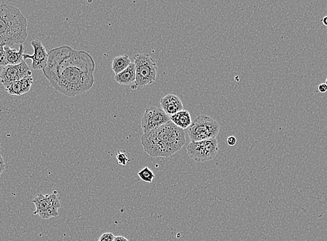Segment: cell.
I'll return each mask as SVG.
<instances>
[{
    "label": "cell",
    "instance_id": "1",
    "mask_svg": "<svg viewBox=\"0 0 327 241\" xmlns=\"http://www.w3.org/2000/svg\"><path fill=\"white\" fill-rule=\"evenodd\" d=\"M95 69V60L88 52L64 45L50 50L43 72L55 90L75 97L92 89Z\"/></svg>",
    "mask_w": 327,
    "mask_h": 241
},
{
    "label": "cell",
    "instance_id": "2",
    "mask_svg": "<svg viewBox=\"0 0 327 241\" xmlns=\"http://www.w3.org/2000/svg\"><path fill=\"white\" fill-rule=\"evenodd\" d=\"M141 142L144 151L150 156L168 158L183 148L186 139L184 129L169 121L144 134Z\"/></svg>",
    "mask_w": 327,
    "mask_h": 241
},
{
    "label": "cell",
    "instance_id": "3",
    "mask_svg": "<svg viewBox=\"0 0 327 241\" xmlns=\"http://www.w3.org/2000/svg\"><path fill=\"white\" fill-rule=\"evenodd\" d=\"M28 20L20 9L0 4V44L9 48L23 44L28 36Z\"/></svg>",
    "mask_w": 327,
    "mask_h": 241
},
{
    "label": "cell",
    "instance_id": "4",
    "mask_svg": "<svg viewBox=\"0 0 327 241\" xmlns=\"http://www.w3.org/2000/svg\"><path fill=\"white\" fill-rule=\"evenodd\" d=\"M220 131V125L216 120L206 115H201L192 121L188 134L191 142H200L216 139Z\"/></svg>",
    "mask_w": 327,
    "mask_h": 241
},
{
    "label": "cell",
    "instance_id": "5",
    "mask_svg": "<svg viewBox=\"0 0 327 241\" xmlns=\"http://www.w3.org/2000/svg\"><path fill=\"white\" fill-rule=\"evenodd\" d=\"M135 65V87H144L156 81L158 66L154 59L148 54H138L134 57Z\"/></svg>",
    "mask_w": 327,
    "mask_h": 241
},
{
    "label": "cell",
    "instance_id": "6",
    "mask_svg": "<svg viewBox=\"0 0 327 241\" xmlns=\"http://www.w3.org/2000/svg\"><path fill=\"white\" fill-rule=\"evenodd\" d=\"M190 158L198 163L211 161L219 151L217 139L207 140L200 142H191L187 148Z\"/></svg>",
    "mask_w": 327,
    "mask_h": 241
},
{
    "label": "cell",
    "instance_id": "7",
    "mask_svg": "<svg viewBox=\"0 0 327 241\" xmlns=\"http://www.w3.org/2000/svg\"><path fill=\"white\" fill-rule=\"evenodd\" d=\"M57 192L54 193L43 195L39 194L32 203L36 206V211L33 212L34 215H38L41 218L48 220L51 217H58L59 209L61 208L60 198L57 197Z\"/></svg>",
    "mask_w": 327,
    "mask_h": 241
},
{
    "label": "cell",
    "instance_id": "8",
    "mask_svg": "<svg viewBox=\"0 0 327 241\" xmlns=\"http://www.w3.org/2000/svg\"><path fill=\"white\" fill-rule=\"evenodd\" d=\"M169 121H171L169 116L163 109L152 107L145 111L141 119V127L144 134H147Z\"/></svg>",
    "mask_w": 327,
    "mask_h": 241
},
{
    "label": "cell",
    "instance_id": "9",
    "mask_svg": "<svg viewBox=\"0 0 327 241\" xmlns=\"http://www.w3.org/2000/svg\"><path fill=\"white\" fill-rule=\"evenodd\" d=\"M32 74L30 67L25 60L18 65H8L3 67L2 71L0 73V82L4 86V89L9 87L15 82L24 78Z\"/></svg>",
    "mask_w": 327,
    "mask_h": 241
},
{
    "label": "cell",
    "instance_id": "10",
    "mask_svg": "<svg viewBox=\"0 0 327 241\" xmlns=\"http://www.w3.org/2000/svg\"><path fill=\"white\" fill-rule=\"evenodd\" d=\"M32 46L33 48V55H30L24 54L23 59L32 60V67L34 70H43L46 67L48 60V53L46 48L43 45L42 42L38 40H33L32 41Z\"/></svg>",
    "mask_w": 327,
    "mask_h": 241
},
{
    "label": "cell",
    "instance_id": "11",
    "mask_svg": "<svg viewBox=\"0 0 327 241\" xmlns=\"http://www.w3.org/2000/svg\"><path fill=\"white\" fill-rule=\"evenodd\" d=\"M33 83V78L32 73L11 84L9 87L5 89V90L10 95L21 96L30 92Z\"/></svg>",
    "mask_w": 327,
    "mask_h": 241
},
{
    "label": "cell",
    "instance_id": "12",
    "mask_svg": "<svg viewBox=\"0 0 327 241\" xmlns=\"http://www.w3.org/2000/svg\"><path fill=\"white\" fill-rule=\"evenodd\" d=\"M162 109L168 116H173L180 111L184 110L183 102L179 97L173 94H168L162 98L160 101Z\"/></svg>",
    "mask_w": 327,
    "mask_h": 241
},
{
    "label": "cell",
    "instance_id": "13",
    "mask_svg": "<svg viewBox=\"0 0 327 241\" xmlns=\"http://www.w3.org/2000/svg\"><path fill=\"white\" fill-rule=\"evenodd\" d=\"M114 79L120 85H131L133 82H135L136 70L134 63L130 64L126 70L116 75Z\"/></svg>",
    "mask_w": 327,
    "mask_h": 241
},
{
    "label": "cell",
    "instance_id": "14",
    "mask_svg": "<svg viewBox=\"0 0 327 241\" xmlns=\"http://www.w3.org/2000/svg\"><path fill=\"white\" fill-rule=\"evenodd\" d=\"M170 120L177 127L181 129H188L192 124V117L188 110L180 111L170 116Z\"/></svg>",
    "mask_w": 327,
    "mask_h": 241
},
{
    "label": "cell",
    "instance_id": "15",
    "mask_svg": "<svg viewBox=\"0 0 327 241\" xmlns=\"http://www.w3.org/2000/svg\"><path fill=\"white\" fill-rule=\"evenodd\" d=\"M4 49L8 65H18L24 60V59H23L24 45L23 44L20 45L19 51H17L15 49H11L7 46H5Z\"/></svg>",
    "mask_w": 327,
    "mask_h": 241
},
{
    "label": "cell",
    "instance_id": "16",
    "mask_svg": "<svg viewBox=\"0 0 327 241\" xmlns=\"http://www.w3.org/2000/svg\"><path fill=\"white\" fill-rule=\"evenodd\" d=\"M132 63L127 55L118 56L112 60V69L116 75L126 70L130 64Z\"/></svg>",
    "mask_w": 327,
    "mask_h": 241
},
{
    "label": "cell",
    "instance_id": "17",
    "mask_svg": "<svg viewBox=\"0 0 327 241\" xmlns=\"http://www.w3.org/2000/svg\"><path fill=\"white\" fill-rule=\"evenodd\" d=\"M138 176L143 181L149 183H152L155 178L154 173L148 167H145L144 169L140 170L139 173H138Z\"/></svg>",
    "mask_w": 327,
    "mask_h": 241
},
{
    "label": "cell",
    "instance_id": "18",
    "mask_svg": "<svg viewBox=\"0 0 327 241\" xmlns=\"http://www.w3.org/2000/svg\"><path fill=\"white\" fill-rule=\"evenodd\" d=\"M116 160L118 164L125 166L127 165L128 161H130V158H128V154L125 151H118L116 154Z\"/></svg>",
    "mask_w": 327,
    "mask_h": 241
},
{
    "label": "cell",
    "instance_id": "19",
    "mask_svg": "<svg viewBox=\"0 0 327 241\" xmlns=\"http://www.w3.org/2000/svg\"><path fill=\"white\" fill-rule=\"evenodd\" d=\"M4 48L5 46L4 45L0 44V66L3 67L8 65Z\"/></svg>",
    "mask_w": 327,
    "mask_h": 241
},
{
    "label": "cell",
    "instance_id": "20",
    "mask_svg": "<svg viewBox=\"0 0 327 241\" xmlns=\"http://www.w3.org/2000/svg\"><path fill=\"white\" fill-rule=\"evenodd\" d=\"M115 236L110 232L102 234L99 238L98 241H114Z\"/></svg>",
    "mask_w": 327,
    "mask_h": 241
},
{
    "label": "cell",
    "instance_id": "21",
    "mask_svg": "<svg viewBox=\"0 0 327 241\" xmlns=\"http://www.w3.org/2000/svg\"><path fill=\"white\" fill-rule=\"evenodd\" d=\"M5 168H6V164H5L4 158L0 154V177H1L3 172L4 171Z\"/></svg>",
    "mask_w": 327,
    "mask_h": 241
},
{
    "label": "cell",
    "instance_id": "22",
    "mask_svg": "<svg viewBox=\"0 0 327 241\" xmlns=\"http://www.w3.org/2000/svg\"><path fill=\"white\" fill-rule=\"evenodd\" d=\"M237 143V139L235 136H229L227 139V143L229 146H234Z\"/></svg>",
    "mask_w": 327,
    "mask_h": 241
},
{
    "label": "cell",
    "instance_id": "23",
    "mask_svg": "<svg viewBox=\"0 0 327 241\" xmlns=\"http://www.w3.org/2000/svg\"><path fill=\"white\" fill-rule=\"evenodd\" d=\"M318 90H319L320 92H326L327 91V86L325 84H320L319 87H318Z\"/></svg>",
    "mask_w": 327,
    "mask_h": 241
},
{
    "label": "cell",
    "instance_id": "24",
    "mask_svg": "<svg viewBox=\"0 0 327 241\" xmlns=\"http://www.w3.org/2000/svg\"><path fill=\"white\" fill-rule=\"evenodd\" d=\"M114 241H129L126 238L124 237H121V236H118V237H115Z\"/></svg>",
    "mask_w": 327,
    "mask_h": 241
},
{
    "label": "cell",
    "instance_id": "25",
    "mask_svg": "<svg viewBox=\"0 0 327 241\" xmlns=\"http://www.w3.org/2000/svg\"><path fill=\"white\" fill-rule=\"evenodd\" d=\"M322 22H323V23L325 26L327 27V16L324 17L323 19L322 20Z\"/></svg>",
    "mask_w": 327,
    "mask_h": 241
},
{
    "label": "cell",
    "instance_id": "26",
    "mask_svg": "<svg viewBox=\"0 0 327 241\" xmlns=\"http://www.w3.org/2000/svg\"><path fill=\"white\" fill-rule=\"evenodd\" d=\"M325 84L327 86V79H326V82H325Z\"/></svg>",
    "mask_w": 327,
    "mask_h": 241
}]
</instances>
